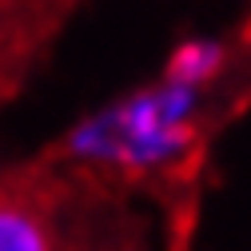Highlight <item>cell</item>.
<instances>
[{
    "instance_id": "obj_3",
    "label": "cell",
    "mask_w": 251,
    "mask_h": 251,
    "mask_svg": "<svg viewBox=\"0 0 251 251\" xmlns=\"http://www.w3.org/2000/svg\"><path fill=\"white\" fill-rule=\"evenodd\" d=\"M0 251H52L48 219L36 203L0 196Z\"/></svg>"
},
{
    "instance_id": "obj_4",
    "label": "cell",
    "mask_w": 251,
    "mask_h": 251,
    "mask_svg": "<svg viewBox=\"0 0 251 251\" xmlns=\"http://www.w3.org/2000/svg\"><path fill=\"white\" fill-rule=\"evenodd\" d=\"M247 36H251V20H247Z\"/></svg>"
},
{
    "instance_id": "obj_1",
    "label": "cell",
    "mask_w": 251,
    "mask_h": 251,
    "mask_svg": "<svg viewBox=\"0 0 251 251\" xmlns=\"http://www.w3.org/2000/svg\"><path fill=\"white\" fill-rule=\"evenodd\" d=\"M196 112L200 92L164 80L80 120L64 148L80 164L124 176L172 172L196 151Z\"/></svg>"
},
{
    "instance_id": "obj_2",
    "label": "cell",
    "mask_w": 251,
    "mask_h": 251,
    "mask_svg": "<svg viewBox=\"0 0 251 251\" xmlns=\"http://www.w3.org/2000/svg\"><path fill=\"white\" fill-rule=\"evenodd\" d=\"M227 64V48L211 40V36H192V40H179L168 56V68H164V80L168 84H179V88H192L200 92L203 84H211Z\"/></svg>"
}]
</instances>
